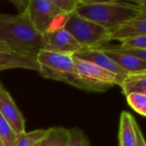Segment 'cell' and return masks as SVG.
I'll return each instance as SVG.
<instances>
[{"label":"cell","mask_w":146,"mask_h":146,"mask_svg":"<svg viewBox=\"0 0 146 146\" xmlns=\"http://www.w3.org/2000/svg\"><path fill=\"white\" fill-rule=\"evenodd\" d=\"M9 2L16 8L19 15H23L28 10L30 0H9Z\"/></svg>","instance_id":"23"},{"label":"cell","mask_w":146,"mask_h":146,"mask_svg":"<svg viewBox=\"0 0 146 146\" xmlns=\"http://www.w3.org/2000/svg\"><path fill=\"white\" fill-rule=\"evenodd\" d=\"M114 49L126 53V54H130L134 56L139 57V59L145 61L146 62V50H139V49H128V48H120L119 46H111Z\"/></svg>","instance_id":"22"},{"label":"cell","mask_w":146,"mask_h":146,"mask_svg":"<svg viewBox=\"0 0 146 146\" xmlns=\"http://www.w3.org/2000/svg\"><path fill=\"white\" fill-rule=\"evenodd\" d=\"M73 59L81 80L89 85L93 92H103L115 85L120 86L119 79L111 72L74 56Z\"/></svg>","instance_id":"6"},{"label":"cell","mask_w":146,"mask_h":146,"mask_svg":"<svg viewBox=\"0 0 146 146\" xmlns=\"http://www.w3.org/2000/svg\"><path fill=\"white\" fill-rule=\"evenodd\" d=\"M73 56L80 59L93 62L102 68L115 74L120 80V85L131 76L128 72L120 68L99 48H83L78 50Z\"/></svg>","instance_id":"8"},{"label":"cell","mask_w":146,"mask_h":146,"mask_svg":"<svg viewBox=\"0 0 146 146\" xmlns=\"http://www.w3.org/2000/svg\"><path fill=\"white\" fill-rule=\"evenodd\" d=\"M0 139L4 146H15L16 134L0 114Z\"/></svg>","instance_id":"18"},{"label":"cell","mask_w":146,"mask_h":146,"mask_svg":"<svg viewBox=\"0 0 146 146\" xmlns=\"http://www.w3.org/2000/svg\"><path fill=\"white\" fill-rule=\"evenodd\" d=\"M134 127H135L136 139H137L136 146H146V141L144 138L143 133H142V131H141V129H140V127L138 125L136 121H134Z\"/></svg>","instance_id":"24"},{"label":"cell","mask_w":146,"mask_h":146,"mask_svg":"<svg viewBox=\"0 0 146 146\" xmlns=\"http://www.w3.org/2000/svg\"><path fill=\"white\" fill-rule=\"evenodd\" d=\"M0 41L15 52L35 56L44 48L42 34L25 14H0Z\"/></svg>","instance_id":"1"},{"label":"cell","mask_w":146,"mask_h":146,"mask_svg":"<svg viewBox=\"0 0 146 146\" xmlns=\"http://www.w3.org/2000/svg\"><path fill=\"white\" fill-rule=\"evenodd\" d=\"M128 3L136 6L142 13H146V0H133Z\"/></svg>","instance_id":"25"},{"label":"cell","mask_w":146,"mask_h":146,"mask_svg":"<svg viewBox=\"0 0 146 146\" xmlns=\"http://www.w3.org/2000/svg\"><path fill=\"white\" fill-rule=\"evenodd\" d=\"M25 15L41 34L64 28L68 18L52 0H30Z\"/></svg>","instance_id":"5"},{"label":"cell","mask_w":146,"mask_h":146,"mask_svg":"<svg viewBox=\"0 0 146 146\" xmlns=\"http://www.w3.org/2000/svg\"><path fill=\"white\" fill-rule=\"evenodd\" d=\"M0 86H1V85H0Z\"/></svg>","instance_id":"29"},{"label":"cell","mask_w":146,"mask_h":146,"mask_svg":"<svg viewBox=\"0 0 146 146\" xmlns=\"http://www.w3.org/2000/svg\"><path fill=\"white\" fill-rule=\"evenodd\" d=\"M0 146H4V145L3 144V142L1 141V139H0Z\"/></svg>","instance_id":"27"},{"label":"cell","mask_w":146,"mask_h":146,"mask_svg":"<svg viewBox=\"0 0 146 146\" xmlns=\"http://www.w3.org/2000/svg\"><path fill=\"white\" fill-rule=\"evenodd\" d=\"M120 68L128 72L131 76L146 75V62L130 54L120 52L113 47H98Z\"/></svg>","instance_id":"10"},{"label":"cell","mask_w":146,"mask_h":146,"mask_svg":"<svg viewBox=\"0 0 146 146\" xmlns=\"http://www.w3.org/2000/svg\"><path fill=\"white\" fill-rule=\"evenodd\" d=\"M0 114L15 134L25 132V121L10 94L0 86Z\"/></svg>","instance_id":"9"},{"label":"cell","mask_w":146,"mask_h":146,"mask_svg":"<svg viewBox=\"0 0 146 146\" xmlns=\"http://www.w3.org/2000/svg\"><path fill=\"white\" fill-rule=\"evenodd\" d=\"M35 146H39V145H38V144H37V145H36Z\"/></svg>","instance_id":"28"},{"label":"cell","mask_w":146,"mask_h":146,"mask_svg":"<svg viewBox=\"0 0 146 146\" xmlns=\"http://www.w3.org/2000/svg\"><path fill=\"white\" fill-rule=\"evenodd\" d=\"M69 130L70 138L67 146H90L88 138L81 129L75 127Z\"/></svg>","instance_id":"19"},{"label":"cell","mask_w":146,"mask_h":146,"mask_svg":"<svg viewBox=\"0 0 146 146\" xmlns=\"http://www.w3.org/2000/svg\"><path fill=\"white\" fill-rule=\"evenodd\" d=\"M126 100L132 109L146 117V95L141 93H130L126 96Z\"/></svg>","instance_id":"17"},{"label":"cell","mask_w":146,"mask_h":146,"mask_svg":"<svg viewBox=\"0 0 146 146\" xmlns=\"http://www.w3.org/2000/svg\"><path fill=\"white\" fill-rule=\"evenodd\" d=\"M79 16L91 21L110 32L139 15L142 12L128 2L80 0L75 11Z\"/></svg>","instance_id":"2"},{"label":"cell","mask_w":146,"mask_h":146,"mask_svg":"<svg viewBox=\"0 0 146 146\" xmlns=\"http://www.w3.org/2000/svg\"><path fill=\"white\" fill-rule=\"evenodd\" d=\"M70 138V130L65 127H51L46 129L39 146H67Z\"/></svg>","instance_id":"14"},{"label":"cell","mask_w":146,"mask_h":146,"mask_svg":"<svg viewBox=\"0 0 146 146\" xmlns=\"http://www.w3.org/2000/svg\"><path fill=\"white\" fill-rule=\"evenodd\" d=\"M120 43L121 44L119 45L120 48L146 50V35L126 38L120 41Z\"/></svg>","instance_id":"20"},{"label":"cell","mask_w":146,"mask_h":146,"mask_svg":"<svg viewBox=\"0 0 146 146\" xmlns=\"http://www.w3.org/2000/svg\"><path fill=\"white\" fill-rule=\"evenodd\" d=\"M40 74L46 79L70 84L78 89L93 92L91 86L81 80L73 56L41 50L36 55Z\"/></svg>","instance_id":"3"},{"label":"cell","mask_w":146,"mask_h":146,"mask_svg":"<svg viewBox=\"0 0 146 146\" xmlns=\"http://www.w3.org/2000/svg\"><path fill=\"white\" fill-rule=\"evenodd\" d=\"M46 133V129H38L16 134L15 146H35L43 139Z\"/></svg>","instance_id":"16"},{"label":"cell","mask_w":146,"mask_h":146,"mask_svg":"<svg viewBox=\"0 0 146 146\" xmlns=\"http://www.w3.org/2000/svg\"><path fill=\"white\" fill-rule=\"evenodd\" d=\"M144 35H146V13H141L137 17L112 31L110 39L111 41H122L126 38Z\"/></svg>","instance_id":"12"},{"label":"cell","mask_w":146,"mask_h":146,"mask_svg":"<svg viewBox=\"0 0 146 146\" xmlns=\"http://www.w3.org/2000/svg\"><path fill=\"white\" fill-rule=\"evenodd\" d=\"M120 86L126 97L130 93H141L146 95V75L130 76L123 81Z\"/></svg>","instance_id":"15"},{"label":"cell","mask_w":146,"mask_h":146,"mask_svg":"<svg viewBox=\"0 0 146 146\" xmlns=\"http://www.w3.org/2000/svg\"><path fill=\"white\" fill-rule=\"evenodd\" d=\"M10 68H25L39 72V64L35 56L15 51H0V71Z\"/></svg>","instance_id":"11"},{"label":"cell","mask_w":146,"mask_h":146,"mask_svg":"<svg viewBox=\"0 0 146 146\" xmlns=\"http://www.w3.org/2000/svg\"><path fill=\"white\" fill-rule=\"evenodd\" d=\"M83 48H98L111 41V32L85 18L76 12L68 15L65 27Z\"/></svg>","instance_id":"4"},{"label":"cell","mask_w":146,"mask_h":146,"mask_svg":"<svg viewBox=\"0 0 146 146\" xmlns=\"http://www.w3.org/2000/svg\"><path fill=\"white\" fill-rule=\"evenodd\" d=\"M43 50L73 56L83 49L74 37L65 28L42 34Z\"/></svg>","instance_id":"7"},{"label":"cell","mask_w":146,"mask_h":146,"mask_svg":"<svg viewBox=\"0 0 146 146\" xmlns=\"http://www.w3.org/2000/svg\"><path fill=\"white\" fill-rule=\"evenodd\" d=\"M54 5L65 15H69L76 11L80 0H52Z\"/></svg>","instance_id":"21"},{"label":"cell","mask_w":146,"mask_h":146,"mask_svg":"<svg viewBox=\"0 0 146 146\" xmlns=\"http://www.w3.org/2000/svg\"><path fill=\"white\" fill-rule=\"evenodd\" d=\"M133 116L127 111L120 114L119 128V144L120 146H136V132L134 127Z\"/></svg>","instance_id":"13"},{"label":"cell","mask_w":146,"mask_h":146,"mask_svg":"<svg viewBox=\"0 0 146 146\" xmlns=\"http://www.w3.org/2000/svg\"><path fill=\"white\" fill-rule=\"evenodd\" d=\"M0 51H14V50L12 49H10L8 45H6L4 43L0 41Z\"/></svg>","instance_id":"26"}]
</instances>
